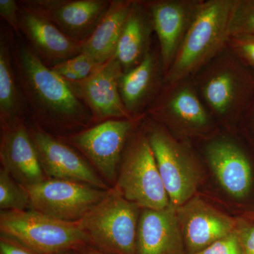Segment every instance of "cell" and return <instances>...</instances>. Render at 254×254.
Instances as JSON below:
<instances>
[{"mask_svg":"<svg viewBox=\"0 0 254 254\" xmlns=\"http://www.w3.org/2000/svg\"><path fill=\"white\" fill-rule=\"evenodd\" d=\"M195 254H243V251L235 230Z\"/></svg>","mask_w":254,"mask_h":254,"instance_id":"cell-27","label":"cell"},{"mask_svg":"<svg viewBox=\"0 0 254 254\" xmlns=\"http://www.w3.org/2000/svg\"><path fill=\"white\" fill-rule=\"evenodd\" d=\"M0 232L38 254L78 251L88 245L76 222L62 221L31 209L1 211Z\"/></svg>","mask_w":254,"mask_h":254,"instance_id":"cell-5","label":"cell"},{"mask_svg":"<svg viewBox=\"0 0 254 254\" xmlns=\"http://www.w3.org/2000/svg\"><path fill=\"white\" fill-rule=\"evenodd\" d=\"M21 36L40 60L51 68L82 53V46L64 34L41 9L19 1Z\"/></svg>","mask_w":254,"mask_h":254,"instance_id":"cell-10","label":"cell"},{"mask_svg":"<svg viewBox=\"0 0 254 254\" xmlns=\"http://www.w3.org/2000/svg\"><path fill=\"white\" fill-rule=\"evenodd\" d=\"M19 4L16 0H0V16L16 36H21L19 31Z\"/></svg>","mask_w":254,"mask_h":254,"instance_id":"cell-29","label":"cell"},{"mask_svg":"<svg viewBox=\"0 0 254 254\" xmlns=\"http://www.w3.org/2000/svg\"><path fill=\"white\" fill-rule=\"evenodd\" d=\"M167 108L172 115L187 125L203 126L208 123L206 110L190 88H182L175 93Z\"/></svg>","mask_w":254,"mask_h":254,"instance_id":"cell-22","label":"cell"},{"mask_svg":"<svg viewBox=\"0 0 254 254\" xmlns=\"http://www.w3.org/2000/svg\"><path fill=\"white\" fill-rule=\"evenodd\" d=\"M78 254H108L103 253L100 251L93 248V247L90 245H86L84 247H81L80 250L76 251Z\"/></svg>","mask_w":254,"mask_h":254,"instance_id":"cell-31","label":"cell"},{"mask_svg":"<svg viewBox=\"0 0 254 254\" xmlns=\"http://www.w3.org/2000/svg\"><path fill=\"white\" fill-rule=\"evenodd\" d=\"M68 38L83 46L109 9L111 0H27Z\"/></svg>","mask_w":254,"mask_h":254,"instance_id":"cell-13","label":"cell"},{"mask_svg":"<svg viewBox=\"0 0 254 254\" xmlns=\"http://www.w3.org/2000/svg\"><path fill=\"white\" fill-rule=\"evenodd\" d=\"M207 157L217 180L229 194L238 200L250 198L254 190V164L240 145L216 141L207 148Z\"/></svg>","mask_w":254,"mask_h":254,"instance_id":"cell-15","label":"cell"},{"mask_svg":"<svg viewBox=\"0 0 254 254\" xmlns=\"http://www.w3.org/2000/svg\"><path fill=\"white\" fill-rule=\"evenodd\" d=\"M14 31L1 26L0 32V125L26 121L28 111L13 62Z\"/></svg>","mask_w":254,"mask_h":254,"instance_id":"cell-18","label":"cell"},{"mask_svg":"<svg viewBox=\"0 0 254 254\" xmlns=\"http://www.w3.org/2000/svg\"><path fill=\"white\" fill-rule=\"evenodd\" d=\"M198 4L180 1L149 4L153 29L158 36L163 68L171 66Z\"/></svg>","mask_w":254,"mask_h":254,"instance_id":"cell-17","label":"cell"},{"mask_svg":"<svg viewBox=\"0 0 254 254\" xmlns=\"http://www.w3.org/2000/svg\"><path fill=\"white\" fill-rule=\"evenodd\" d=\"M232 0H211L198 4L166 81L183 79L218 53L230 37Z\"/></svg>","mask_w":254,"mask_h":254,"instance_id":"cell-2","label":"cell"},{"mask_svg":"<svg viewBox=\"0 0 254 254\" xmlns=\"http://www.w3.org/2000/svg\"><path fill=\"white\" fill-rule=\"evenodd\" d=\"M147 135L170 205L178 208L194 196L200 170L185 148L162 128L153 127Z\"/></svg>","mask_w":254,"mask_h":254,"instance_id":"cell-8","label":"cell"},{"mask_svg":"<svg viewBox=\"0 0 254 254\" xmlns=\"http://www.w3.org/2000/svg\"><path fill=\"white\" fill-rule=\"evenodd\" d=\"M234 48L246 66L254 71V34L232 36Z\"/></svg>","mask_w":254,"mask_h":254,"instance_id":"cell-28","label":"cell"},{"mask_svg":"<svg viewBox=\"0 0 254 254\" xmlns=\"http://www.w3.org/2000/svg\"><path fill=\"white\" fill-rule=\"evenodd\" d=\"M31 209V200L26 187L4 168H0V210L1 211Z\"/></svg>","mask_w":254,"mask_h":254,"instance_id":"cell-23","label":"cell"},{"mask_svg":"<svg viewBox=\"0 0 254 254\" xmlns=\"http://www.w3.org/2000/svg\"><path fill=\"white\" fill-rule=\"evenodd\" d=\"M123 73L120 63L113 57L86 79L65 81L73 94L89 110L95 125L107 120L136 118L127 111L122 100L119 80Z\"/></svg>","mask_w":254,"mask_h":254,"instance_id":"cell-11","label":"cell"},{"mask_svg":"<svg viewBox=\"0 0 254 254\" xmlns=\"http://www.w3.org/2000/svg\"><path fill=\"white\" fill-rule=\"evenodd\" d=\"M141 209L115 188L76 222L88 245L108 254H136L137 229Z\"/></svg>","mask_w":254,"mask_h":254,"instance_id":"cell-3","label":"cell"},{"mask_svg":"<svg viewBox=\"0 0 254 254\" xmlns=\"http://www.w3.org/2000/svg\"><path fill=\"white\" fill-rule=\"evenodd\" d=\"M236 221V231L243 254H254V214H242Z\"/></svg>","mask_w":254,"mask_h":254,"instance_id":"cell-26","label":"cell"},{"mask_svg":"<svg viewBox=\"0 0 254 254\" xmlns=\"http://www.w3.org/2000/svg\"><path fill=\"white\" fill-rule=\"evenodd\" d=\"M0 130L1 168L24 187L48 179L42 168L26 121L0 125Z\"/></svg>","mask_w":254,"mask_h":254,"instance_id":"cell-14","label":"cell"},{"mask_svg":"<svg viewBox=\"0 0 254 254\" xmlns=\"http://www.w3.org/2000/svg\"><path fill=\"white\" fill-rule=\"evenodd\" d=\"M0 254H38L26 246L11 238L0 235Z\"/></svg>","mask_w":254,"mask_h":254,"instance_id":"cell-30","label":"cell"},{"mask_svg":"<svg viewBox=\"0 0 254 254\" xmlns=\"http://www.w3.org/2000/svg\"><path fill=\"white\" fill-rule=\"evenodd\" d=\"M153 27L150 11L139 1H133L124 24L114 55L123 73L134 68L150 52V37Z\"/></svg>","mask_w":254,"mask_h":254,"instance_id":"cell-19","label":"cell"},{"mask_svg":"<svg viewBox=\"0 0 254 254\" xmlns=\"http://www.w3.org/2000/svg\"><path fill=\"white\" fill-rule=\"evenodd\" d=\"M11 50L27 120L55 136L73 134L95 125L91 113L67 83L42 63L14 32Z\"/></svg>","mask_w":254,"mask_h":254,"instance_id":"cell-1","label":"cell"},{"mask_svg":"<svg viewBox=\"0 0 254 254\" xmlns=\"http://www.w3.org/2000/svg\"><path fill=\"white\" fill-rule=\"evenodd\" d=\"M25 187L29 194L31 210L68 222L81 220L106 196L110 190L58 179H47Z\"/></svg>","mask_w":254,"mask_h":254,"instance_id":"cell-7","label":"cell"},{"mask_svg":"<svg viewBox=\"0 0 254 254\" xmlns=\"http://www.w3.org/2000/svg\"><path fill=\"white\" fill-rule=\"evenodd\" d=\"M139 120V117L107 120L73 134L57 137L77 150L113 188L124 150Z\"/></svg>","mask_w":254,"mask_h":254,"instance_id":"cell-6","label":"cell"},{"mask_svg":"<svg viewBox=\"0 0 254 254\" xmlns=\"http://www.w3.org/2000/svg\"><path fill=\"white\" fill-rule=\"evenodd\" d=\"M113 188L141 209L163 210L170 206L147 132H132Z\"/></svg>","mask_w":254,"mask_h":254,"instance_id":"cell-4","label":"cell"},{"mask_svg":"<svg viewBox=\"0 0 254 254\" xmlns=\"http://www.w3.org/2000/svg\"><path fill=\"white\" fill-rule=\"evenodd\" d=\"M100 65L89 55L82 52L79 55L50 68L64 81L77 82L86 79Z\"/></svg>","mask_w":254,"mask_h":254,"instance_id":"cell-24","label":"cell"},{"mask_svg":"<svg viewBox=\"0 0 254 254\" xmlns=\"http://www.w3.org/2000/svg\"><path fill=\"white\" fill-rule=\"evenodd\" d=\"M133 1L111 0L109 9L82 46V52L100 64L111 59L116 52L124 24Z\"/></svg>","mask_w":254,"mask_h":254,"instance_id":"cell-20","label":"cell"},{"mask_svg":"<svg viewBox=\"0 0 254 254\" xmlns=\"http://www.w3.org/2000/svg\"><path fill=\"white\" fill-rule=\"evenodd\" d=\"M176 211L187 254L198 253L236 230V218L195 195Z\"/></svg>","mask_w":254,"mask_h":254,"instance_id":"cell-12","label":"cell"},{"mask_svg":"<svg viewBox=\"0 0 254 254\" xmlns=\"http://www.w3.org/2000/svg\"><path fill=\"white\" fill-rule=\"evenodd\" d=\"M248 110L252 111V114H251V115H252V121H253L254 127V98H253V100H252V101L251 102L250 106H249L248 108L247 109V110Z\"/></svg>","mask_w":254,"mask_h":254,"instance_id":"cell-32","label":"cell"},{"mask_svg":"<svg viewBox=\"0 0 254 254\" xmlns=\"http://www.w3.org/2000/svg\"><path fill=\"white\" fill-rule=\"evenodd\" d=\"M229 33L230 37L254 34V0L233 1Z\"/></svg>","mask_w":254,"mask_h":254,"instance_id":"cell-25","label":"cell"},{"mask_svg":"<svg viewBox=\"0 0 254 254\" xmlns=\"http://www.w3.org/2000/svg\"><path fill=\"white\" fill-rule=\"evenodd\" d=\"M136 254H187L176 209H141Z\"/></svg>","mask_w":254,"mask_h":254,"instance_id":"cell-16","label":"cell"},{"mask_svg":"<svg viewBox=\"0 0 254 254\" xmlns=\"http://www.w3.org/2000/svg\"><path fill=\"white\" fill-rule=\"evenodd\" d=\"M158 59L149 52L139 64L123 73L119 89L124 105L132 117L145 108L154 93L158 81Z\"/></svg>","mask_w":254,"mask_h":254,"instance_id":"cell-21","label":"cell"},{"mask_svg":"<svg viewBox=\"0 0 254 254\" xmlns=\"http://www.w3.org/2000/svg\"><path fill=\"white\" fill-rule=\"evenodd\" d=\"M26 125L36 146L42 168L48 179L81 182L101 190L111 189L71 145L31 120H26Z\"/></svg>","mask_w":254,"mask_h":254,"instance_id":"cell-9","label":"cell"},{"mask_svg":"<svg viewBox=\"0 0 254 254\" xmlns=\"http://www.w3.org/2000/svg\"><path fill=\"white\" fill-rule=\"evenodd\" d=\"M58 254H78L76 251H71V252H63V253H60Z\"/></svg>","mask_w":254,"mask_h":254,"instance_id":"cell-33","label":"cell"}]
</instances>
